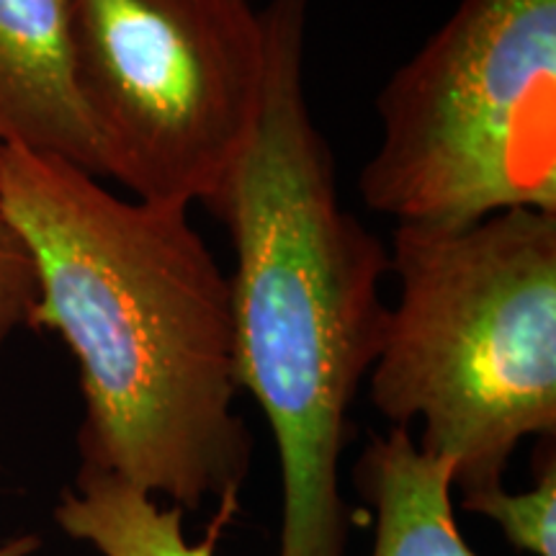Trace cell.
I'll list each match as a JSON object with an SVG mask.
<instances>
[{
	"mask_svg": "<svg viewBox=\"0 0 556 556\" xmlns=\"http://www.w3.org/2000/svg\"><path fill=\"white\" fill-rule=\"evenodd\" d=\"M0 186L37 268L31 328L80 368V469L180 510L240 492L253 435L235 413L232 291L189 208L24 148H0Z\"/></svg>",
	"mask_w": 556,
	"mask_h": 556,
	"instance_id": "cell-1",
	"label": "cell"
},
{
	"mask_svg": "<svg viewBox=\"0 0 556 556\" xmlns=\"http://www.w3.org/2000/svg\"><path fill=\"white\" fill-rule=\"evenodd\" d=\"M39 536H34V533H21V536H13L0 544V556H34L39 552Z\"/></svg>",
	"mask_w": 556,
	"mask_h": 556,
	"instance_id": "cell-11",
	"label": "cell"
},
{
	"mask_svg": "<svg viewBox=\"0 0 556 556\" xmlns=\"http://www.w3.org/2000/svg\"><path fill=\"white\" fill-rule=\"evenodd\" d=\"M371 402L464 495L503 486L526 438L556 433V214L513 208L464 227L397 225Z\"/></svg>",
	"mask_w": 556,
	"mask_h": 556,
	"instance_id": "cell-3",
	"label": "cell"
},
{
	"mask_svg": "<svg viewBox=\"0 0 556 556\" xmlns=\"http://www.w3.org/2000/svg\"><path fill=\"white\" fill-rule=\"evenodd\" d=\"M0 148L62 157L103 178L75 75L70 0H0Z\"/></svg>",
	"mask_w": 556,
	"mask_h": 556,
	"instance_id": "cell-6",
	"label": "cell"
},
{
	"mask_svg": "<svg viewBox=\"0 0 556 556\" xmlns=\"http://www.w3.org/2000/svg\"><path fill=\"white\" fill-rule=\"evenodd\" d=\"M39 302V281L34 258L21 232L9 217L0 186V348L21 328H31Z\"/></svg>",
	"mask_w": 556,
	"mask_h": 556,
	"instance_id": "cell-10",
	"label": "cell"
},
{
	"mask_svg": "<svg viewBox=\"0 0 556 556\" xmlns=\"http://www.w3.org/2000/svg\"><path fill=\"white\" fill-rule=\"evenodd\" d=\"M240 513V492L217 500L204 536L189 541L186 510L160 507L157 500L119 477L78 471L75 490H65L54 520L70 539L86 541L101 556H217L227 526Z\"/></svg>",
	"mask_w": 556,
	"mask_h": 556,
	"instance_id": "cell-8",
	"label": "cell"
},
{
	"mask_svg": "<svg viewBox=\"0 0 556 556\" xmlns=\"http://www.w3.org/2000/svg\"><path fill=\"white\" fill-rule=\"evenodd\" d=\"M353 482L377 516L371 556H477L454 513V469L417 446L409 428L368 443Z\"/></svg>",
	"mask_w": 556,
	"mask_h": 556,
	"instance_id": "cell-7",
	"label": "cell"
},
{
	"mask_svg": "<svg viewBox=\"0 0 556 556\" xmlns=\"http://www.w3.org/2000/svg\"><path fill=\"white\" fill-rule=\"evenodd\" d=\"M103 178L214 212L258 124L266 26L250 0H70Z\"/></svg>",
	"mask_w": 556,
	"mask_h": 556,
	"instance_id": "cell-5",
	"label": "cell"
},
{
	"mask_svg": "<svg viewBox=\"0 0 556 556\" xmlns=\"http://www.w3.org/2000/svg\"><path fill=\"white\" fill-rule=\"evenodd\" d=\"M462 507L475 516L495 520L503 536L518 552L556 556V454L554 438H541L536 451V482L531 490L510 492L505 486L471 492Z\"/></svg>",
	"mask_w": 556,
	"mask_h": 556,
	"instance_id": "cell-9",
	"label": "cell"
},
{
	"mask_svg": "<svg viewBox=\"0 0 556 556\" xmlns=\"http://www.w3.org/2000/svg\"><path fill=\"white\" fill-rule=\"evenodd\" d=\"M309 0H270L266 90L214 214L235 245V377L258 402L281 467L278 556H345L340 458L387 325L389 253L343 206L336 157L304 90Z\"/></svg>",
	"mask_w": 556,
	"mask_h": 556,
	"instance_id": "cell-2",
	"label": "cell"
},
{
	"mask_svg": "<svg viewBox=\"0 0 556 556\" xmlns=\"http://www.w3.org/2000/svg\"><path fill=\"white\" fill-rule=\"evenodd\" d=\"M358 176L397 225L556 214V0H462L377 99Z\"/></svg>",
	"mask_w": 556,
	"mask_h": 556,
	"instance_id": "cell-4",
	"label": "cell"
}]
</instances>
